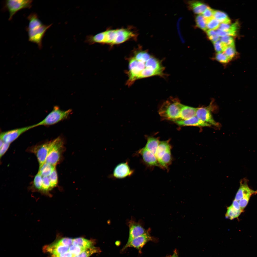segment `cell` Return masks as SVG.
Segmentation results:
<instances>
[{
  "label": "cell",
  "instance_id": "31",
  "mask_svg": "<svg viewBox=\"0 0 257 257\" xmlns=\"http://www.w3.org/2000/svg\"><path fill=\"white\" fill-rule=\"evenodd\" d=\"M99 251V249L98 248L93 246L79 255L74 256L73 257H89L93 254L98 253Z\"/></svg>",
  "mask_w": 257,
  "mask_h": 257
},
{
  "label": "cell",
  "instance_id": "44",
  "mask_svg": "<svg viewBox=\"0 0 257 257\" xmlns=\"http://www.w3.org/2000/svg\"><path fill=\"white\" fill-rule=\"evenodd\" d=\"M10 143L4 142L2 146L0 148V157H1L4 155L8 150Z\"/></svg>",
  "mask_w": 257,
  "mask_h": 257
},
{
  "label": "cell",
  "instance_id": "35",
  "mask_svg": "<svg viewBox=\"0 0 257 257\" xmlns=\"http://www.w3.org/2000/svg\"><path fill=\"white\" fill-rule=\"evenodd\" d=\"M238 23L237 21L231 25L229 30L227 31H225V35L231 36H234L237 34V31L238 28Z\"/></svg>",
  "mask_w": 257,
  "mask_h": 257
},
{
  "label": "cell",
  "instance_id": "40",
  "mask_svg": "<svg viewBox=\"0 0 257 257\" xmlns=\"http://www.w3.org/2000/svg\"><path fill=\"white\" fill-rule=\"evenodd\" d=\"M220 41L227 46L234 45V40L232 36L226 35L221 37Z\"/></svg>",
  "mask_w": 257,
  "mask_h": 257
},
{
  "label": "cell",
  "instance_id": "15",
  "mask_svg": "<svg viewBox=\"0 0 257 257\" xmlns=\"http://www.w3.org/2000/svg\"><path fill=\"white\" fill-rule=\"evenodd\" d=\"M180 126H192L198 127H209L211 125L195 116L189 119L183 120L179 119L174 121Z\"/></svg>",
  "mask_w": 257,
  "mask_h": 257
},
{
  "label": "cell",
  "instance_id": "37",
  "mask_svg": "<svg viewBox=\"0 0 257 257\" xmlns=\"http://www.w3.org/2000/svg\"><path fill=\"white\" fill-rule=\"evenodd\" d=\"M215 58L219 62L223 64L227 63L230 61L223 52L217 53L215 54Z\"/></svg>",
  "mask_w": 257,
  "mask_h": 257
},
{
  "label": "cell",
  "instance_id": "46",
  "mask_svg": "<svg viewBox=\"0 0 257 257\" xmlns=\"http://www.w3.org/2000/svg\"><path fill=\"white\" fill-rule=\"evenodd\" d=\"M74 256L69 251L63 253H60L51 257H73Z\"/></svg>",
  "mask_w": 257,
  "mask_h": 257
},
{
  "label": "cell",
  "instance_id": "18",
  "mask_svg": "<svg viewBox=\"0 0 257 257\" xmlns=\"http://www.w3.org/2000/svg\"><path fill=\"white\" fill-rule=\"evenodd\" d=\"M188 7L196 14L202 13L209 6L203 2L198 0H191L188 2Z\"/></svg>",
  "mask_w": 257,
  "mask_h": 257
},
{
  "label": "cell",
  "instance_id": "12",
  "mask_svg": "<svg viewBox=\"0 0 257 257\" xmlns=\"http://www.w3.org/2000/svg\"><path fill=\"white\" fill-rule=\"evenodd\" d=\"M248 181L246 178L240 180V187L235 196V200L239 201L244 197L249 196H251L257 193V191L253 190L249 187L248 184Z\"/></svg>",
  "mask_w": 257,
  "mask_h": 257
},
{
  "label": "cell",
  "instance_id": "8",
  "mask_svg": "<svg viewBox=\"0 0 257 257\" xmlns=\"http://www.w3.org/2000/svg\"><path fill=\"white\" fill-rule=\"evenodd\" d=\"M212 104H210L207 107L198 108L196 116L200 120L211 126L218 127L219 124L214 120L212 114Z\"/></svg>",
  "mask_w": 257,
  "mask_h": 257
},
{
  "label": "cell",
  "instance_id": "29",
  "mask_svg": "<svg viewBox=\"0 0 257 257\" xmlns=\"http://www.w3.org/2000/svg\"><path fill=\"white\" fill-rule=\"evenodd\" d=\"M205 19L207 29L213 30L219 28L220 23L213 16Z\"/></svg>",
  "mask_w": 257,
  "mask_h": 257
},
{
  "label": "cell",
  "instance_id": "42",
  "mask_svg": "<svg viewBox=\"0 0 257 257\" xmlns=\"http://www.w3.org/2000/svg\"><path fill=\"white\" fill-rule=\"evenodd\" d=\"M251 196H247L244 197L239 201V203L241 209H243L247 205Z\"/></svg>",
  "mask_w": 257,
  "mask_h": 257
},
{
  "label": "cell",
  "instance_id": "11",
  "mask_svg": "<svg viewBox=\"0 0 257 257\" xmlns=\"http://www.w3.org/2000/svg\"><path fill=\"white\" fill-rule=\"evenodd\" d=\"M134 172L133 170L130 167L128 162H122L115 167L112 176L116 179H123L131 176Z\"/></svg>",
  "mask_w": 257,
  "mask_h": 257
},
{
  "label": "cell",
  "instance_id": "4",
  "mask_svg": "<svg viewBox=\"0 0 257 257\" xmlns=\"http://www.w3.org/2000/svg\"><path fill=\"white\" fill-rule=\"evenodd\" d=\"M71 111V109L65 111L61 110L59 107L55 106L52 110L43 120L35 124V127L50 125L56 124L66 118Z\"/></svg>",
  "mask_w": 257,
  "mask_h": 257
},
{
  "label": "cell",
  "instance_id": "5",
  "mask_svg": "<svg viewBox=\"0 0 257 257\" xmlns=\"http://www.w3.org/2000/svg\"><path fill=\"white\" fill-rule=\"evenodd\" d=\"M52 141V145L45 162L55 166L60 158L63 142L60 137Z\"/></svg>",
  "mask_w": 257,
  "mask_h": 257
},
{
  "label": "cell",
  "instance_id": "13",
  "mask_svg": "<svg viewBox=\"0 0 257 257\" xmlns=\"http://www.w3.org/2000/svg\"><path fill=\"white\" fill-rule=\"evenodd\" d=\"M137 152L138 154L142 157L143 162L147 166L151 167H159L155 155L144 147L139 149Z\"/></svg>",
  "mask_w": 257,
  "mask_h": 257
},
{
  "label": "cell",
  "instance_id": "22",
  "mask_svg": "<svg viewBox=\"0 0 257 257\" xmlns=\"http://www.w3.org/2000/svg\"><path fill=\"white\" fill-rule=\"evenodd\" d=\"M172 158L171 150L167 151L161 158L158 160L159 167L167 169L171 163Z\"/></svg>",
  "mask_w": 257,
  "mask_h": 257
},
{
  "label": "cell",
  "instance_id": "19",
  "mask_svg": "<svg viewBox=\"0 0 257 257\" xmlns=\"http://www.w3.org/2000/svg\"><path fill=\"white\" fill-rule=\"evenodd\" d=\"M146 68L156 72L161 75L162 74L163 68L159 61L152 56L149 58L145 64Z\"/></svg>",
  "mask_w": 257,
  "mask_h": 257
},
{
  "label": "cell",
  "instance_id": "6",
  "mask_svg": "<svg viewBox=\"0 0 257 257\" xmlns=\"http://www.w3.org/2000/svg\"><path fill=\"white\" fill-rule=\"evenodd\" d=\"M32 0H7L5 2V7L9 12V20H11L14 15L23 9L30 8L32 6Z\"/></svg>",
  "mask_w": 257,
  "mask_h": 257
},
{
  "label": "cell",
  "instance_id": "10",
  "mask_svg": "<svg viewBox=\"0 0 257 257\" xmlns=\"http://www.w3.org/2000/svg\"><path fill=\"white\" fill-rule=\"evenodd\" d=\"M35 127V125L34 124L2 132L0 134V139L4 142L10 143L23 133Z\"/></svg>",
  "mask_w": 257,
  "mask_h": 257
},
{
  "label": "cell",
  "instance_id": "17",
  "mask_svg": "<svg viewBox=\"0 0 257 257\" xmlns=\"http://www.w3.org/2000/svg\"><path fill=\"white\" fill-rule=\"evenodd\" d=\"M197 108L182 104L180 113V120H186L195 116Z\"/></svg>",
  "mask_w": 257,
  "mask_h": 257
},
{
  "label": "cell",
  "instance_id": "34",
  "mask_svg": "<svg viewBox=\"0 0 257 257\" xmlns=\"http://www.w3.org/2000/svg\"><path fill=\"white\" fill-rule=\"evenodd\" d=\"M223 52L230 61L236 54V52L235 45H231L227 46Z\"/></svg>",
  "mask_w": 257,
  "mask_h": 257
},
{
  "label": "cell",
  "instance_id": "52",
  "mask_svg": "<svg viewBox=\"0 0 257 257\" xmlns=\"http://www.w3.org/2000/svg\"><path fill=\"white\" fill-rule=\"evenodd\" d=\"M169 257V256H168V257Z\"/></svg>",
  "mask_w": 257,
  "mask_h": 257
},
{
  "label": "cell",
  "instance_id": "47",
  "mask_svg": "<svg viewBox=\"0 0 257 257\" xmlns=\"http://www.w3.org/2000/svg\"><path fill=\"white\" fill-rule=\"evenodd\" d=\"M231 25L225 23L220 24L219 29L225 31H227L229 30Z\"/></svg>",
  "mask_w": 257,
  "mask_h": 257
},
{
  "label": "cell",
  "instance_id": "51",
  "mask_svg": "<svg viewBox=\"0 0 257 257\" xmlns=\"http://www.w3.org/2000/svg\"><path fill=\"white\" fill-rule=\"evenodd\" d=\"M0 148L2 146L4 142L2 140L0 139Z\"/></svg>",
  "mask_w": 257,
  "mask_h": 257
},
{
  "label": "cell",
  "instance_id": "1",
  "mask_svg": "<svg viewBox=\"0 0 257 257\" xmlns=\"http://www.w3.org/2000/svg\"><path fill=\"white\" fill-rule=\"evenodd\" d=\"M138 35L137 32L131 27L115 29H109L95 35H87L84 42L89 45L97 43L113 46L130 40H135Z\"/></svg>",
  "mask_w": 257,
  "mask_h": 257
},
{
  "label": "cell",
  "instance_id": "28",
  "mask_svg": "<svg viewBox=\"0 0 257 257\" xmlns=\"http://www.w3.org/2000/svg\"><path fill=\"white\" fill-rule=\"evenodd\" d=\"M243 211L236 210L231 205L227 208L225 217L227 218L232 220L238 217Z\"/></svg>",
  "mask_w": 257,
  "mask_h": 257
},
{
  "label": "cell",
  "instance_id": "45",
  "mask_svg": "<svg viewBox=\"0 0 257 257\" xmlns=\"http://www.w3.org/2000/svg\"><path fill=\"white\" fill-rule=\"evenodd\" d=\"M138 61L135 59L133 57L131 58L129 60V69L130 70L136 66Z\"/></svg>",
  "mask_w": 257,
  "mask_h": 257
},
{
  "label": "cell",
  "instance_id": "41",
  "mask_svg": "<svg viewBox=\"0 0 257 257\" xmlns=\"http://www.w3.org/2000/svg\"><path fill=\"white\" fill-rule=\"evenodd\" d=\"M213 43L215 50L217 53L223 52L227 46L220 40Z\"/></svg>",
  "mask_w": 257,
  "mask_h": 257
},
{
  "label": "cell",
  "instance_id": "14",
  "mask_svg": "<svg viewBox=\"0 0 257 257\" xmlns=\"http://www.w3.org/2000/svg\"><path fill=\"white\" fill-rule=\"evenodd\" d=\"M129 227V237L127 243L129 242L133 238L146 233L148 231L146 230L140 225L133 221L130 222Z\"/></svg>",
  "mask_w": 257,
  "mask_h": 257
},
{
  "label": "cell",
  "instance_id": "48",
  "mask_svg": "<svg viewBox=\"0 0 257 257\" xmlns=\"http://www.w3.org/2000/svg\"><path fill=\"white\" fill-rule=\"evenodd\" d=\"M145 62L138 61L137 63L136 67L141 72L143 71L145 68Z\"/></svg>",
  "mask_w": 257,
  "mask_h": 257
},
{
  "label": "cell",
  "instance_id": "33",
  "mask_svg": "<svg viewBox=\"0 0 257 257\" xmlns=\"http://www.w3.org/2000/svg\"><path fill=\"white\" fill-rule=\"evenodd\" d=\"M87 249L78 245L72 244L69 247L68 251L75 256L79 255Z\"/></svg>",
  "mask_w": 257,
  "mask_h": 257
},
{
  "label": "cell",
  "instance_id": "24",
  "mask_svg": "<svg viewBox=\"0 0 257 257\" xmlns=\"http://www.w3.org/2000/svg\"><path fill=\"white\" fill-rule=\"evenodd\" d=\"M213 17L221 23L230 24L231 20L225 12L218 10H214Z\"/></svg>",
  "mask_w": 257,
  "mask_h": 257
},
{
  "label": "cell",
  "instance_id": "2",
  "mask_svg": "<svg viewBox=\"0 0 257 257\" xmlns=\"http://www.w3.org/2000/svg\"><path fill=\"white\" fill-rule=\"evenodd\" d=\"M182 105L177 99H170L161 105L158 110L159 114L165 119L174 121L179 120Z\"/></svg>",
  "mask_w": 257,
  "mask_h": 257
},
{
  "label": "cell",
  "instance_id": "26",
  "mask_svg": "<svg viewBox=\"0 0 257 257\" xmlns=\"http://www.w3.org/2000/svg\"><path fill=\"white\" fill-rule=\"evenodd\" d=\"M55 169V166L45 162L38 172L43 177H48Z\"/></svg>",
  "mask_w": 257,
  "mask_h": 257
},
{
  "label": "cell",
  "instance_id": "21",
  "mask_svg": "<svg viewBox=\"0 0 257 257\" xmlns=\"http://www.w3.org/2000/svg\"><path fill=\"white\" fill-rule=\"evenodd\" d=\"M160 142L158 138L148 136L147 138L146 143L144 147L155 155Z\"/></svg>",
  "mask_w": 257,
  "mask_h": 257
},
{
  "label": "cell",
  "instance_id": "20",
  "mask_svg": "<svg viewBox=\"0 0 257 257\" xmlns=\"http://www.w3.org/2000/svg\"><path fill=\"white\" fill-rule=\"evenodd\" d=\"M170 141L168 140L160 142L155 154L158 161L167 151L171 150L172 146L169 143Z\"/></svg>",
  "mask_w": 257,
  "mask_h": 257
},
{
  "label": "cell",
  "instance_id": "49",
  "mask_svg": "<svg viewBox=\"0 0 257 257\" xmlns=\"http://www.w3.org/2000/svg\"><path fill=\"white\" fill-rule=\"evenodd\" d=\"M235 209L238 210H242L240 208L239 202L234 199L233 202L231 205Z\"/></svg>",
  "mask_w": 257,
  "mask_h": 257
},
{
  "label": "cell",
  "instance_id": "36",
  "mask_svg": "<svg viewBox=\"0 0 257 257\" xmlns=\"http://www.w3.org/2000/svg\"><path fill=\"white\" fill-rule=\"evenodd\" d=\"M73 239L69 238H63L53 243L57 245L69 247L72 244Z\"/></svg>",
  "mask_w": 257,
  "mask_h": 257
},
{
  "label": "cell",
  "instance_id": "32",
  "mask_svg": "<svg viewBox=\"0 0 257 257\" xmlns=\"http://www.w3.org/2000/svg\"><path fill=\"white\" fill-rule=\"evenodd\" d=\"M161 75L160 73L145 68L141 72L138 76V79L155 75Z\"/></svg>",
  "mask_w": 257,
  "mask_h": 257
},
{
  "label": "cell",
  "instance_id": "30",
  "mask_svg": "<svg viewBox=\"0 0 257 257\" xmlns=\"http://www.w3.org/2000/svg\"><path fill=\"white\" fill-rule=\"evenodd\" d=\"M195 20L197 26L204 31L207 30L206 19L201 15L197 16Z\"/></svg>",
  "mask_w": 257,
  "mask_h": 257
},
{
  "label": "cell",
  "instance_id": "9",
  "mask_svg": "<svg viewBox=\"0 0 257 257\" xmlns=\"http://www.w3.org/2000/svg\"><path fill=\"white\" fill-rule=\"evenodd\" d=\"M154 240V238L150 236L148 231L146 233L139 236L127 243L122 249L124 250L128 247H132L138 250L141 252L142 248L148 242Z\"/></svg>",
  "mask_w": 257,
  "mask_h": 257
},
{
  "label": "cell",
  "instance_id": "43",
  "mask_svg": "<svg viewBox=\"0 0 257 257\" xmlns=\"http://www.w3.org/2000/svg\"><path fill=\"white\" fill-rule=\"evenodd\" d=\"M214 10L209 6L202 13L201 15L205 19L213 16Z\"/></svg>",
  "mask_w": 257,
  "mask_h": 257
},
{
  "label": "cell",
  "instance_id": "50",
  "mask_svg": "<svg viewBox=\"0 0 257 257\" xmlns=\"http://www.w3.org/2000/svg\"><path fill=\"white\" fill-rule=\"evenodd\" d=\"M169 257H179L177 251L176 250H175L174 251L173 255L172 256H169Z\"/></svg>",
  "mask_w": 257,
  "mask_h": 257
},
{
  "label": "cell",
  "instance_id": "27",
  "mask_svg": "<svg viewBox=\"0 0 257 257\" xmlns=\"http://www.w3.org/2000/svg\"><path fill=\"white\" fill-rule=\"evenodd\" d=\"M42 176L38 173L35 176L33 184L31 187V190L33 192H40L42 183Z\"/></svg>",
  "mask_w": 257,
  "mask_h": 257
},
{
  "label": "cell",
  "instance_id": "39",
  "mask_svg": "<svg viewBox=\"0 0 257 257\" xmlns=\"http://www.w3.org/2000/svg\"><path fill=\"white\" fill-rule=\"evenodd\" d=\"M206 33L209 39L213 43L220 39L219 36L218 35L216 31L213 30H207Z\"/></svg>",
  "mask_w": 257,
  "mask_h": 257
},
{
  "label": "cell",
  "instance_id": "25",
  "mask_svg": "<svg viewBox=\"0 0 257 257\" xmlns=\"http://www.w3.org/2000/svg\"><path fill=\"white\" fill-rule=\"evenodd\" d=\"M42 179V185L40 193L44 195L51 196L50 192L52 189L48 177H43Z\"/></svg>",
  "mask_w": 257,
  "mask_h": 257
},
{
  "label": "cell",
  "instance_id": "38",
  "mask_svg": "<svg viewBox=\"0 0 257 257\" xmlns=\"http://www.w3.org/2000/svg\"><path fill=\"white\" fill-rule=\"evenodd\" d=\"M52 189L57 185L58 182V176L56 170L55 169L48 176Z\"/></svg>",
  "mask_w": 257,
  "mask_h": 257
},
{
  "label": "cell",
  "instance_id": "23",
  "mask_svg": "<svg viewBox=\"0 0 257 257\" xmlns=\"http://www.w3.org/2000/svg\"><path fill=\"white\" fill-rule=\"evenodd\" d=\"M72 244L87 249L94 246V242L91 240L80 237L73 239Z\"/></svg>",
  "mask_w": 257,
  "mask_h": 257
},
{
  "label": "cell",
  "instance_id": "7",
  "mask_svg": "<svg viewBox=\"0 0 257 257\" xmlns=\"http://www.w3.org/2000/svg\"><path fill=\"white\" fill-rule=\"evenodd\" d=\"M52 141L41 144L36 145L28 149L29 152L34 153L36 156L40 168L45 162L51 146Z\"/></svg>",
  "mask_w": 257,
  "mask_h": 257
},
{
  "label": "cell",
  "instance_id": "3",
  "mask_svg": "<svg viewBox=\"0 0 257 257\" xmlns=\"http://www.w3.org/2000/svg\"><path fill=\"white\" fill-rule=\"evenodd\" d=\"M52 24L44 25L41 21L29 24L26 28L29 41L37 44L40 49L41 48L43 38L47 30Z\"/></svg>",
  "mask_w": 257,
  "mask_h": 257
},
{
  "label": "cell",
  "instance_id": "16",
  "mask_svg": "<svg viewBox=\"0 0 257 257\" xmlns=\"http://www.w3.org/2000/svg\"><path fill=\"white\" fill-rule=\"evenodd\" d=\"M69 248V247L58 245L53 243L44 246L43 250L45 252L50 254L51 257L68 251Z\"/></svg>",
  "mask_w": 257,
  "mask_h": 257
}]
</instances>
